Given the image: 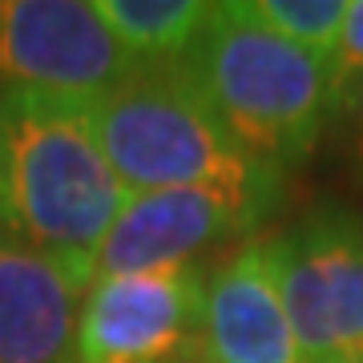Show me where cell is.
<instances>
[{"mask_svg":"<svg viewBox=\"0 0 363 363\" xmlns=\"http://www.w3.org/2000/svg\"><path fill=\"white\" fill-rule=\"evenodd\" d=\"M335 117L347 125V138H351V157H355V169L363 178V85L351 93L347 101L335 109Z\"/></svg>","mask_w":363,"mask_h":363,"instance_id":"4fadbf2b","label":"cell"},{"mask_svg":"<svg viewBox=\"0 0 363 363\" xmlns=\"http://www.w3.org/2000/svg\"><path fill=\"white\" fill-rule=\"evenodd\" d=\"M186 363H206V355H194V359H186Z\"/></svg>","mask_w":363,"mask_h":363,"instance_id":"5bb4252c","label":"cell"},{"mask_svg":"<svg viewBox=\"0 0 363 363\" xmlns=\"http://www.w3.org/2000/svg\"><path fill=\"white\" fill-rule=\"evenodd\" d=\"M97 16L138 65H174L214 16L206 0H93Z\"/></svg>","mask_w":363,"mask_h":363,"instance_id":"30bf717a","label":"cell"},{"mask_svg":"<svg viewBox=\"0 0 363 363\" xmlns=\"http://www.w3.org/2000/svg\"><path fill=\"white\" fill-rule=\"evenodd\" d=\"M89 279L0 234V363H69Z\"/></svg>","mask_w":363,"mask_h":363,"instance_id":"9c48e42d","label":"cell"},{"mask_svg":"<svg viewBox=\"0 0 363 363\" xmlns=\"http://www.w3.org/2000/svg\"><path fill=\"white\" fill-rule=\"evenodd\" d=\"M242 9L250 21L271 28L274 37L331 61L351 0H242Z\"/></svg>","mask_w":363,"mask_h":363,"instance_id":"8fae6325","label":"cell"},{"mask_svg":"<svg viewBox=\"0 0 363 363\" xmlns=\"http://www.w3.org/2000/svg\"><path fill=\"white\" fill-rule=\"evenodd\" d=\"M274 210H279V198L230 194L214 186L130 190L125 206L97 250L93 279L198 267L206 250L230 238H250Z\"/></svg>","mask_w":363,"mask_h":363,"instance_id":"52a82bcc","label":"cell"},{"mask_svg":"<svg viewBox=\"0 0 363 363\" xmlns=\"http://www.w3.org/2000/svg\"><path fill=\"white\" fill-rule=\"evenodd\" d=\"M279 295L303 363H347L363 351V218L319 206L267 238Z\"/></svg>","mask_w":363,"mask_h":363,"instance_id":"277c9868","label":"cell"},{"mask_svg":"<svg viewBox=\"0 0 363 363\" xmlns=\"http://www.w3.org/2000/svg\"><path fill=\"white\" fill-rule=\"evenodd\" d=\"M347 363H363V351H359V355H355V359H347Z\"/></svg>","mask_w":363,"mask_h":363,"instance_id":"9a60e30c","label":"cell"},{"mask_svg":"<svg viewBox=\"0 0 363 363\" xmlns=\"http://www.w3.org/2000/svg\"><path fill=\"white\" fill-rule=\"evenodd\" d=\"M210 271H138L93 279L77 307L69 363H182L202 355Z\"/></svg>","mask_w":363,"mask_h":363,"instance_id":"5b68a950","label":"cell"},{"mask_svg":"<svg viewBox=\"0 0 363 363\" xmlns=\"http://www.w3.org/2000/svg\"><path fill=\"white\" fill-rule=\"evenodd\" d=\"M178 69L234 142L274 166L303 162L335 113L331 61L250 21L242 0L214 4Z\"/></svg>","mask_w":363,"mask_h":363,"instance_id":"7a4b0ae2","label":"cell"},{"mask_svg":"<svg viewBox=\"0 0 363 363\" xmlns=\"http://www.w3.org/2000/svg\"><path fill=\"white\" fill-rule=\"evenodd\" d=\"M359 85H363V0H351L343 33L331 49V105L339 109Z\"/></svg>","mask_w":363,"mask_h":363,"instance_id":"7c38bea8","label":"cell"},{"mask_svg":"<svg viewBox=\"0 0 363 363\" xmlns=\"http://www.w3.org/2000/svg\"><path fill=\"white\" fill-rule=\"evenodd\" d=\"M93 130L125 190L214 186L230 194L283 198V166L234 142L178 61L142 65L97 97Z\"/></svg>","mask_w":363,"mask_h":363,"instance_id":"3957f363","label":"cell"},{"mask_svg":"<svg viewBox=\"0 0 363 363\" xmlns=\"http://www.w3.org/2000/svg\"><path fill=\"white\" fill-rule=\"evenodd\" d=\"M125 198L93 130V101L0 89V234L93 283L97 250Z\"/></svg>","mask_w":363,"mask_h":363,"instance_id":"6da1fadb","label":"cell"},{"mask_svg":"<svg viewBox=\"0 0 363 363\" xmlns=\"http://www.w3.org/2000/svg\"><path fill=\"white\" fill-rule=\"evenodd\" d=\"M206 363H303L267 242H242L206 279Z\"/></svg>","mask_w":363,"mask_h":363,"instance_id":"ba28073f","label":"cell"},{"mask_svg":"<svg viewBox=\"0 0 363 363\" xmlns=\"http://www.w3.org/2000/svg\"><path fill=\"white\" fill-rule=\"evenodd\" d=\"M138 69L89 0H0V89L97 101Z\"/></svg>","mask_w":363,"mask_h":363,"instance_id":"8992f818","label":"cell"}]
</instances>
